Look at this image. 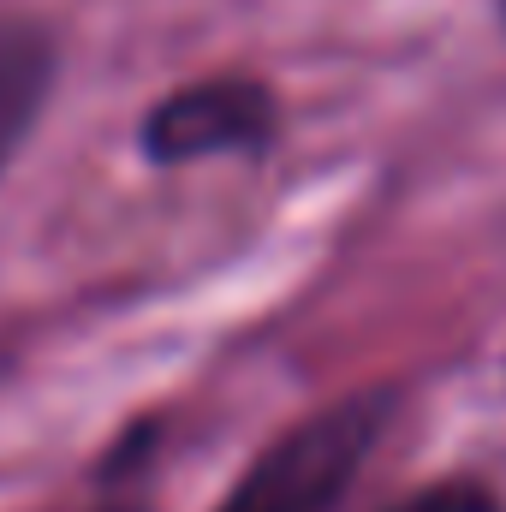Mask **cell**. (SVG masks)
<instances>
[{"mask_svg":"<svg viewBox=\"0 0 506 512\" xmlns=\"http://www.w3.org/2000/svg\"><path fill=\"white\" fill-rule=\"evenodd\" d=\"M381 435H387V393H352L322 417L298 423L292 435H280L245 471V483L221 501V512H334L352 495Z\"/></svg>","mask_w":506,"mask_h":512,"instance_id":"6da1fadb","label":"cell"},{"mask_svg":"<svg viewBox=\"0 0 506 512\" xmlns=\"http://www.w3.org/2000/svg\"><path fill=\"white\" fill-rule=\"evenodd\" d=\"M274 96L256 78H209L173 90L149 120H143V149L167 167L179 161H209V155H239L262 149L274 137Z\"/></svg>","mask_w":506,"mask_h":512,"instance_id":"7a4b0ae2","label":"cell"},{"mask_svg":"<svg viewBox=\"0 0 506 512\" xmlns=\"http://www.w3.org/2000/svg\"><path fill=\"white\" fill-rule=\"evenodd\" d=\"M54 84V48L36 24H0V167L36 126Z\"/></svg>","mask_w":506,"mask_h":512,"instance_id":"3957f363","label":"cell"},{"mask_svg":"<svg viewBox=\"0 0 506 512\" xmlns=\"http://www.w3.org/2000/svg\"><path fill=\"white\" fill-rule=\"evenodd\" d=\"M393 512H506V507L477 483H441V489H423V495L399 501Z\"/></svg>","mask_w":506,"mask_h":512,"instance_id":"277c9868","label":"cell"}]
</instances>
